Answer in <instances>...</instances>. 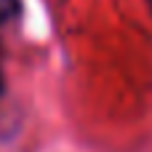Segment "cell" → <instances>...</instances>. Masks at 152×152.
I'll return each mask as SVG.
<instances>
[{
  "label": "cell",
  "instance_id": "7a4b0ae2",
  "mask_svg": "<svg viewBox=\"0 0 152 152\" xmlns=\"http://www.w3.org/2000/svg\"><path fill=\"white\" fill-rule=\"evenodd\" d=\"M0 94H3V72H0Z\"/></svg>",
  "mask_w": 152,
  "mask_h": 152
},
{
  "label": "cell",
  "instance_id": "6da1fadb",
  "mask_svg": "<svg viewBox=\"0 0 152 152\" xmlns=\"http://www.w3.org/2000/svg\"><path fill=\"white\" fill-rule=\"evenodd\" d=\"M19 13V0H0V24Z\"/></svg>",
  "mask_w": 152,
  "mask_h": 152
}]
</instances>
